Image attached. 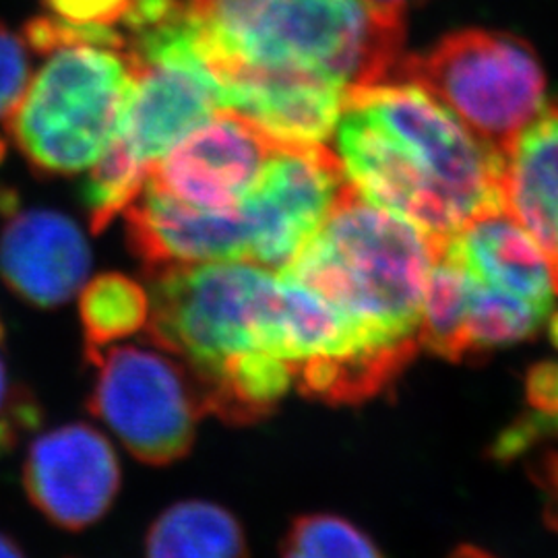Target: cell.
<instances>
[{
	"label": "cell",
	"instance_id": "1",
	"mask_svg": "<svg viewBox=\"0 0 558 558\" xmlns=\"http://www.w3.org/2000/svg\"><path fill=\"white\" fill-rule=\"evenodd\" d=\"M439 240L348 184L327 220L281 269L317 292L350 343V401L377 396L420 350L426 283Z\"/></svg>",
	"mask_w": 558,
	"mask_h": 558
},
{
	"label": "cell",
	"instance_id": "2",
	"mask_svg": "<svg viewBox=\"0 0 558 558\" xmlns=\"http://www.w3.org/2000/svg\"><path fill=\"white\" fill-rule=\"evenodd\" d=\"M149 274V336L191 368L207 410L228 422L265 418L296 385L279 271L220 260Z\"/></svg>",
	"mask_w": 558,
	"mask_h": 558
},
{
	"label": "cell",
	"instance_id": "3",
	"mask_svg": "<svg viewBox=\"0 0 558 558\" xmlns=\"http://www.w3.org/2000/svg\"><path fill=\"white\" fill-rule=\"evenodd\" d=\"M405 13L371 0H207L195 48L216 80L239 66L296 69L348 92L387 83Z\"/></svg>",
	"mask_w": 558,
	"mask_h": 558
},
{
	"label": "cell",
	"instance_id": "4",
	"mask_svg": "<svg viewBox=\"0 0 558 558\" xmlns=\"http://www.w3.org/2000/svg\"><path fill=\"white\" fill-rule=\"evenodd\" d=\"M131 87L124 50L62 46L48 54L4 119L7 135L36 174H80L114 140Z\"/></svg>",
	"mask_w": 558,
	"mask_h": 558
},
{
	"label": "cell",
	"instance_id": "5",
	"mask_svg": "<svg viewBox=\"0 0 558 558\" xmlns=\"http://www.w3.org/2000/svg\"><path fill=\"white\" fill-rule=\"evenodd\" d=\"M389 81L416 83L500 158L546 101L534 48L488 29L453 32L430 50L403 57Z\"/></svg>",
	"mask_w": 558,
	"mask_h": 558
},
{
	"label": "cell",
	"instance_id": "6",
	"mask_svg": "<svg viewBox=\"0 0 558 558\" xmlns=\"http://www.w3.org/2000/svg\"><path fill=\"white\" fill-rule=\"evenodd\" d=\"M87 359L96 366L89 410L133 458L166 465L189 453L209 410L177 354L151 338L112 343Z\"/></svg>",
	"mask_w": 558,
	"mask_h": 558
},
{
	"label": "cell",
	"instance_id": "7",
	"mask_svg": "<svg viewBox=\"0 0 558 558\" xmlns=\"http://www.w3.org/2000/svg\"><path fill=\"white\" fill-rule=\"evenodd\" d=\"M345 101L364 108L405 145L461 228L505 209V158L416 83L387 81L359 87L348 92Z\"/></svg>",
	"mask_w": 558,
	"mask_h": 558
},
{
	"label": "cell",
	"instance_id": "8",
	"mask_svg": "<svg viewBox=\"0 0 558 558\" xmlns=\"http://www.w3.org/2000/svg\"><path fill=\"white\" fill-rule=\"evenodd\" d=\"M195 32L147 41L126 52L133 87L114 137L143 166L161 160L223 110L220 83L195 48Z\"/></svg>",
	"mask_w": 558,
	"mask_h": 558
},
{
	"label": "cell",
	"instance_id": "9",
	"mask_svg": "<svg viewBox=\"0 0 558 558\" xmlns=\"http://www.w3.org/2000/svg\"><path fill=\"white\" fill-rule=\"evenodd\" d=\"M348 179L323 145L278 143L257 184L242 203L253 223V263L281 271L327 220Z\"/></svg>",
	"mask_w": 558,
	"mask_h": 558
},
{
	"label": "cell",
	"instance_id": "10",
	"mask_svg": "<svg viewBox=\"0 0 558 558\" xmlns=\"http://www.w3.org/2000/svg\"><path fill=\"white\" fill-rule=\"evenodd\" d=\"M276 145L246 117L220 110L154 161L145 182L201 211L232 214L257 184Z\"/></svg>",
	"mask_w": 558,
	"mask_h": 558
},
{
	"label": "cell",
	"instance_id": "11",
	"mask_svg": "<svg viewBox=\"0 0 558 558\" xmlns=\"http://www.w3.org/2000/svg\"><path fill=\"white\" fill-rule=\"evenodd\" d=\"M119 456L96 426L71 422L38 435L23 461V488L44 518L62 530L98 523L119 497Z\"/></svg>",
	"mask_w": 558,
	"mask_h": 558
},
{
	"label": "cell",
	"instance_id": "12",
	"mask_svg": "<svg viewBox=\"0 0 558 558\" xmlns=\"http://www.w3.org/2000/svg\"><path fill=\"white\" fill-rule=\"evenodd\" d=\"M336 131L345 179L364 199L412 221L439 242L458 232V218L433 180L379 120L345 101Z\"/></svg>",
	"mask_w": 558,
	"mask_h": 558
},
{
	"label": "cell",
	"instance_id": "13",
	"mask_svg": "<svg viewBox=\"0 0 558 558\" xmlns=\"http://www.w3.org/2000/svg\"><path fill=\"white\" fill-rule=\"evenodd\" d=\"M223 110H234L283 145H323L338 129L348 89L296 69L239 66L218 80Z\"/></svg>",
	"mask_w": 558,
	"mask_h": 558
},
{
	"label": "cell",
	"instance_id": "14",
	"mask_svg": "<svg viewBox=\"0 0 558 558\" xmlns=\"http://www.w3.org/2000/svg\"><path fill=\"white\" fill-rule=\"evenodd\" d=\"M0 234V278L36 308H59L85 286L92 251L80 226L50 209H11Z\"/></svg>",
	"mask_w": 558,
	"mask_h": 558
},
{
	"label": "cell",
	"instance_id": "15",
	"mask_svg": "<svg viewBox=\"0 0 558 558\" xmlns=\"http://www.w3.org/2000/svg\"><path fill=\"white\" fill-rule=\"evenodd\" d=\"M124 218L129 244L149 271L220 260L253 263L255 234L242 205L232 214L201 211L145 182Z\"/></svg>",
	"mask_w": 558,
	"mask_h": 558
},
{
	"label": "cell",
	"instance_id": "16",
	"mask_svg": "<svg viewBox=\"0 0 558 558\" xmlns=\"http://www.w3.org/2000/svg\"><path fill=\"white\" fill-rule=\"evenodd\" d=\"M440 253L480 286L555 311V281L536 240L505 209L468 221L440 242Z\"/></svg>",
	"mask_w": 558,
	"mask_h": 558
},
{
	"label": "cell",
	"instance_id": "17",
	"mask_svg": "<svg viewBox=\"0 0 558 558\" xmlns=\"http://www.w3.org/2000/svg\"><path fill=\"white\" fill-rule=\"evenodd\" d=\"M505 211L536 240L558 281V106L542 108L511 145L502 168Z\"/></svg>",
	"mask_w": 558,
	"mask_h": 558
},
{
	"label": "cell",
	"instance_id": "18",
	"mask_svg": "<svg viewBox=\"0 0 558 558\" xmlns=\"http://www.w3.org/2000/svg\"><path fill=\"white\" fill-rule=\"evenodd\" d=\"M145 558H248V548L239 519L226 507L180 500L151 523Z\"/></svg>",
	"mask_w": 558,
	"mask_h": 558
},
{
	"label": "cell",
	"instance_id": "19",
	"mask_svg": "<svg viewBox=\"0 0 558 558\" xmlns=\"http://www.w3.org/2000/svg\"><path fill=\"white\" fill-rule=\"evenodd\" d=\"M151 302L135 279L104 274L81 288L80 317L87 354L147 329Z\"/></svg>",
	"mask_w": 558,
	"mask_h": 558
},
{
	"label": "cell",
	"instance_id": "20",
	"mask_svg": "<svg viewBox=\"0 0 558 558\" xmlns=\"http://www.w3.org/2000/svg\"><path fill=\"white\" fill-rule=\"evenodd\" d=\"M470 299V278L439 251L435 260L420 320V348L440 359L465 360V315Z\"/></svg>",
	"mask_w": 558,
	"mask_h": 558
},
{
	"label": "cell",
	"instance_id": "21",
	"mask_svg": "<svg viewBox=\"0 0 558 558\" xmlns=\"http://www.w3.org/2000/svg\"><path fill=\"white\" fill-rule=\"evenodd\" d=\"M149 166L135 160L117 137L110 141L83 189L89 226L96 234L117 220L119 214L137 199L147 180Z\"/></svg>",
	"mask_w": 558,
	"mask_h": 558
},
{
	"label": "cell",
	"instance_id": "22",
	"mask_svg": "<svg viewBox=\"0 0 558 558\" xmlns=\"http://www.w3.org/2000/svg\"><path fill=\"white\" fill-rule=\"evenodd\" d=\"M281 558H383L379 546L359 525L331 513L296 519L288 530Z\"/></svg>",
	"mask_w": 558,
	"mask_h": 558
},
{
	"label": "cell",
	"instance_id": "23",
	"mask_svg": "<svg viewBox=\"0 0 558 558\" xmlns=\"http://www.w3.org/2000/svg\"><path fill=\"white\" fill-rule=\"evenodd\" d=\"M525 396L530 414L509 426L495 442L493 456L500 461L525 453L534 440L558 435V362H542L530 371Z\"/></svg>",
	"mask_w": 558,
	"mask_h": 558
},
{
	"label": "cell",
	"instance_id": "24",
	"mask_svg": "<svg viewBox=\"0 0 558 558\" xmlns=\"http://www.w3.org/2000/svg\"><path fill=\"white\" fill-rule=\"evenodd\" d=\"M21 38L36 52L50 54L62 46L75 44H96L108 48H126L124 34L114 27L104 25H83L73 21L60 20L57 15H40L27 21L21 29Z\"/></svg>",
	"mask_w": 558,
	"mask_h": 558
},
{
	"label": "cell",
	"instance_id": "25",
	"mask_svg": "<svg viewBox=\"0 0 558 558\" xmlns=\"http://www.w3.org/2000/svg\"><path fill=\"white\" fill-rule=\"evenodd\" d=\"M29 83L25 41L0 23V119H7Z\"/></svg>",
	"mask_w": 558,
	"mask_h": 558
},
{
	"label": "cell",
	"instance_id": "26",
	"mask_svg": "<svg viewBox=\"0 0 558 558\" xmlns=\"http://www.w3.org/2000/svg\"><path fill=\"white\" fill-rule=\"evenodd\" d=\"M60 20L114 27L129 15L135 0H41Z\"/></svg>",
	"mask_w": 558,
	"mask_h": 558
},
{
	"label": "cell",
	"instance_id": "27",
	"mask_svg": "<svg viewBox=\"0 0 558 558\" xmlns=\"http://www.w3.org/2000/svg\"><path fill=\"white\" fill-rule=\"evenodd\" d=\"M534 480L544 495L546 521L558 532V453H548L534 468Z\"/></svg>",
	"mask_w": 558,
	"mask_h": 558
},
{
	"label": "cell",
	"instance_id": "28",
	"mask_svg": "<svg viewBox=\"0 0 558 558\" xmlns=\"http://www.w3.org/2000/svg\"><path fill=\"white\" fill-rule=\"evenodd\" d=\"M0 345H2V343H0ZM25 391H27L25 387L11 383L7 362H4L2 354H0V416H4V414L17 403V399H20Z\"/></svg>",
	"mask_w": 558,
	"mask_h": 558
},
{
	"label": "cell",
	"instance_id": "29",
	"mask_svg": "<svg viewBox=\"0 0 558 558\" xmlns=\"http://www.w3.org/2000/svg\"><path fill=\"white\" fill-rule=\"evenodd\" d=\"M0 558H27L20 544L0 532Z\"/></svg>",
	"mask_w": 558,
	"mask_h": 558
},
{
	"label": "cell",
	"instance_id": "30",
	"mask_svg": "<svg viewBox=\"0 0 558 558\" xmlns=\"http://www.w3.org/2000/svg\"><path fill=\"white\" fill-rule=\"evenodd\" d=\"M371 2L385 7V9H393V11H399V13H405L412 4H420L424 0H371Z\"/></svg>",
	"mask_w": 558,
	"mask_h": 558
},
{
	"label": "cell",
	"instance_id": "31",
	"mask_svg": "<svg viewBox=\"0 0 558 558\" xmlns=\"http://www.w3.org/2000/svg\"><path fill=\"white\" fill-rule=\"evenodd\" d=\"M449 558H495L493 555H488V553H484V550H480V548H474V546H461L458 548L453 555Z\"/></svg>",
	"mask_w": 558,
	"mask_h": 558
}]
</instances>
